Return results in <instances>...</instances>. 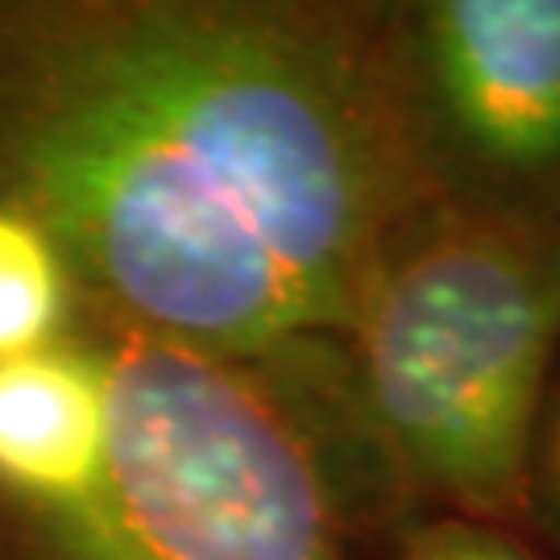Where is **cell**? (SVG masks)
<instances>
[{
    "label": "cell",
    "instance_id": "obj_3",
    "mask_svg": "<svg viewBox=\"0 0 560 560\" xmlns=\"http://www.w3.org/2000/svg\"><path fill=\"white\" fill-rule=\"evenodd\" d=\"M96 328L108 428L92 490L0 515L18 560H345L307 423L261 365Z\"/></svg>",
    "mask_w": 560,
    "mask_h": 560
},
{
    "label": "cell",
    "instance_id": "obj_2",
    "mask_svg": "<svg viewBox=\"0 0 560 560\" xmlns=\"http://www.w3.org/2000/svg\"><path fill=\"white\" fill-rule=\"evenodd\" d=\"M340 337L402 478L469 523L520 515L560 358V217L436 200L386 245Z\"/></svg>",
    "mask_w": 560,
    "mask_h": 560
},
{
    "label": "cell",
    "instance_id": "obj_1",
    "mask_svg": "<svg viewBox=\"0 0 560 560\" xmlns=\"http://www.w3.org/2000/svg\"><path fill=\"white\" fill-rule=\"evenodd\" d=\"M0 200L104 328L237 365L340 337L441 200L399 4L0 0Z\"/></svg>",
    "mask_w": 560,
    "mask_h": 560
},
{
    "label": "cell",
    "instance_id": "obj_5",
    "mask_svg": "<svg viewBox=\"0 0 560 560\" xmlns=\"http://www.w3.org/2000/svg\"><path fill=\"white\" fill-rule=\"evenodd\" d=\"M108 390L92 324L67 340L0 361V515H50L101 474Z\"/></svg>",
    "mask_w": 560,
    "mask_h": 560
},
{
    "label": "cell",
    "instance_id": "obj_6",
    "mask_svg": "<svg viewBox=\"0 0 560 560\" xmlns=\"http://www.w3.org/2000/svg\"><path fill=\"white\" fill-rule=\"evenodd\" d=\"M71 261L30 212L0 200V361L25 358L80 328Z\"/></svg>",
    "mask_w": 560,
    "mask_h": 560
},
{
    "label": "cell",
    "instance_id": "obj_4",
    "mask_svg": "<svg viewBox=\"0 0 560 560\" xmlns=\"http://www.w3.org/2000/svg\"><path fill=\"white\" fill-rule=\"evenodd\" d=\"M441 200L560 217V0L399 4Z\"/></svg>",
    "mask_w": 560,
    "mask_h": 560
},
{
    "label": "cell",
    "instance_id": "obj_8",
    "mask_svg": "<svg viewBox=\"0 0 560 560\" xmlns=\"http://www.w3.org/2000/svg\"><path fill=\"white\" fill-rule=\"evenodd\" d=\"M532 494H540L548 520L560 527V390L544 407L536 460H532Z\"/></svg>",
    "mask_w": 560,
    "mask_h": 560
},
{
    "label": "cell",
    "instance_id": "obj_7",
    "mask_svg": "<svg viewBox=\"0 0 560 560\" xmlns=\"http://www.w3.org/2000/svg\"><path fill=\"white\" fill-rule=\"evenodd\" d=\"M402 560H536L511 540L494 536L486 523L448 520L432 523L407 540Z\"/></svg>",
    "mask_w": 560,
    "mask_h": 560
}]
</instances>
